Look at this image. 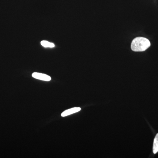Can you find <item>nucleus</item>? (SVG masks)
Listing matches in <instances>:
<instances>
[{
	"label": "nucleus",
	"mask_w": 158,
	"mask_h": 158,
	"mask_svg": "<svg viewBox=\"0 0 158 158\" xmlns=\"http://www.w3.org/2000/svg\"><path fill=\"white\" fill-rule=\"evenodd\" d=\"M40 44L46 48L49 47L52 48H54L55 47V44L53 43L48 42V41H45V40H43L40 42Z\"/></svg>",
	"instance_id": "5"
},
{
	"label": "nucleus",
	"mask_w": 158,
	"mask_h": 158,
	"mask_svg": "<svg viewBox=\"0 0 158 158\" xmlns=\"http://www.w3.org/2000/svg\"><path fill=\"white\" fill-rule=\"evenodd\" d=\"M150 45V42L147 38L138 37L133 40L131 48L134 52H144L149 48Z\"/></svg>",
	"instance_id": "1"
},
{
	"label": "nucleus",
	"mask_w": 158,
	"mask_h": 158,
	"mask_svg": "<svg viewBox=\"0 0 158 158\" xmlns=\"http://www.w3.org/2000/svg\"><path fill=\"white\" fill-rule=\"evenodd\" d=\"M158 152V133L154 138L153 145V152L154 154Z\"/></svg>",
	"instance_id": "4"
},
{
	"label": "nucleus",
	"mask_w": 158,
	"mask_h": 158,
	"mask_svg": "<svg viewBox=\"0 0 158 158\" xmlns=\"http://www.w3.org/2000/svg\"><path fill=\"white\" fill-rule=\"evenodd\" d=\"M32 77L34 78L41 80V81H49L51 80V77L45 74L38 73H34L32 74Z\"/></svg>",
	"instance_id": "2"
},
{
	"label": "nucleus",
	"mask_w": 158,
	"mask_h": 158,
	"mask_svg": "<svg viewBox=\"0 0 158 158\" xmlns=\"http://www.w3.org/2000/svg\"><path fill=\"white\" fill-rule=\"evenodd\" d=\"M81 108L80 107L71 108V109H69V110H65V111H64V112L61 114V116H62V117H65V116H69V115L74 114V113H77V112L81 111Z\"/></svg>",
	"instance_id": "3"
}]
</instances>
